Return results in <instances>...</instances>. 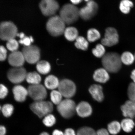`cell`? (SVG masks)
<instances>
[{
    "label": "cell",
    "instance_id": "6da1fadb",
    "mask_svg": "<svg viewBox=\"0 0 135 135\" xmlns=\"http://www.w3.org/2000/svg\"><path fill=\"white\" fill-rule=\"evenodd\" d=\"M102 63L104 68L111 73L119 71L122 66L120 56L116 52L106 53L102 58Z\"/></svg>",
    "mask_w": 135,
    "mask_h": 135
},
{
    "label": "cell",
    "instance_id": "7a4b0ae2",
    "mask_svg": "<svg viewBox=\"0 0 135 135\" xmlns=\"http://www.w3.org/2000/svg\"><path fill=\"white\" fill-rule=\"evenodd\" d=\"M79 10L75 5L66 4L61 8L59 16L65 24H72L76 22L80 17Z\"/></svg>",
    "mask_w": 135,
    "mask_h": 135
},
{
    "label": "cell",
    "instance_id": "3957f363",
    "mask_svg": "<svg viewBox=\"0 0 135 135\" xmlns=\"http://www.w3.org/2000/svg\"><path fill=\"white\" fill-rule=\"evenodd\" d=\"M65 25L60 16L54 15L49 18L47 22L46 28L52 36H59L64 34L66 28Z\"/></svg>",
    "mask_w": 135,
    "mask_h": 135
},
{
    "label": "cell",
    "instance_id": "277c9868",
    "mask_svg": "<svg viewBox=\"0 0 135 135\" xmlns=\"http://www.w3.org/2000/svg\"><path fill=\"white\" fill-rule=\"evenodd\" d=\"M30 109L39 117L41 118L52 112L53 109V103L44 100L35 101L30 106Z\"/></svg>",
    "mask_w": 135,
    "mask_h": 135
},
{
    "label": "cell",
    "instance_id": "5b68a950",
    "mask_svg": "<svg viewBox=\"0 0 135 135\" xmlns=\"http://www.w3.org/2000/svg\"><path fill=\"white\" fill-rule=\"evenodd\" d=\"M76 105L71 99H65L57 105V110L62 117L68 119L71 118L76 113Z\"/></svg>",
    "mask_w": 135,
    "mask_h": 135
},
{
    "label": "cell",
    "instance_id": "8992f818",
    "mask_svg": "<svg viewBox=\"0 0 135 135\" xmlns=\"http://www.w3.org/2000/svg\"><path fill=\"white\" fill-rule=\"evenodd\" d=\"M16 25L11 21H4L0 23V38L8 41L15 38L18 33Z\"/></svg>",
    "mask_w": 135,
    "mask_h": 135
},
{
    "label": "cell",
    "instance_id": "52a82bcc",
    "mask_svg": "<svg viewBox=\"0 0 135 135\" xmlns=\"http://www.w3.org/2000/svg\"><path fill=\"white\" fill-rule=\"evenodd\" d=\"M25 61L30 64H35L39 61L40 57V50L36 45H31L25 46L22 51Z\"/></svg>",
    "mask_w": 135,
    "mask_h": 135
},
{
    "label": "cell",
    "instance_id": "ba28073f",
    "mask_svg": "<svg viewBox=\"0 0 135 135\" xmlns=\"http://www.w3.org/2000/svg\"><path fill=\"white\" fill-rule=\"evenodd\" d=\"M58 90L65 99H71L76 93V87L72 81L68 79H64L60 81Z\"/></svg>",
    "mask_w": 135,
    "mask_h": 135
},
{
    "label": "cell",
    "instance_id": "9c48e42d",
    "mask_svg": "<svg viewBox=\"0 0 135 135\" xmlns=\"http://www.w3.org/2000/svg\"><path fill=\"white\" fill-rule=\"evenodd\" d=\"M86 5L79 10L80 16L84 21H88L97 14L98 10V6L95 2L87 1Z\"/></svg>",
    "mask_w": 135,
    "mask_h": 135
},
{
    "label": "cell",
    "instance_id": "30bf717a",
    "mask_svg": "<svg viewBox=\"0 0 135 135\" xmlns=\"http://www.w3.org/2000/svg\"><path fill=\"white\" fill-rule=\"evenodd\" d=\"M27 74L26 70L23 67H13L8 70L7 77L12 83L18 84L26 79Z\"/></svg>",
    "mask_w": 135,
    "mask_h": 135
},
{
    "label": "cell",
    "instance_id": "8fae6325",
    "mask_svg": "<svg viewBox=\"0 0 135 135\" xmlns=\"http://www.w3.org/2000/svg\"><path fill=\"white\" fill-rule=\"evenodd\" d=\"M28 95L35 101L44 100L47 92L44 86L40 84L30 85L27 89Z\"/></svg>",
    "mask_w": 135,
    "mask_h": 135
},
{
    "label": "cell",
    "instance_id": "7c38bea8",
    "mask_svg": "<svg viewBox=\"0 0 135 135\" xmlns=\"http://www.w3.org/2000/svg\"><path fill=\"white\" fill-rule=\"evenodd\" d=\"M40 9L45 16H53L59 9V4L55 0H43L39 4Z\"/></svg>",
    "mask_w": 135,
    "mask_h": 135
},
{
    "label": "cell",
    "instance_id": "4fadbf2b",
    "mask_svg": "<svg viewBox=\"0 0 135 135\" xmlns=\"http://www.w3.org/2000/svg\"><path fill=\"white\" fill-rule=\"evenodd\" d=\"M119 41V36L115 28H108L105 30L104 38L101 40V43L104 46L111 47L115 45Z\"/></svg>",
    "mask_w": 135,
    "mask_h": 135
},
{
    "label": "cell",
    "instance_id": "5bb4252c",
    "mask_svg": "<svg viewBox=\"0 0 135 135\" xmlns=\"http://www.w3.org/2000/svg\"><path fill=\"white\" fill-rule=\"evenodd\" d=\"M8 60L10 65L14 67H22L25 61L22 51L18 50L11 52L8 56Z\"/></svg>",
    "mask_w": 135,
    "mask_h": 135
},
{
    "label": "cell",
    "instance_id": "9a60e30c",
    "mask_svg": "<svg viewBox=\"0 0 135 135\" xmlns=\"http://www.w3.org/2000/svg\"><path fill=\"white\" fill-rule=\"evenodd\" d=\"M76 113L81 117H88L92 114V107L88 102L82 101L76 106Z\"/></svg>",
    "mask_w": 135,
    "mask_h": 135
},
{
    "label": "cell",
    "instance_id": "2e32d148",
    "mask_svg": "<svg viewBox=\"0 0 135 135\" xmlns=\"http://www.w3.org/2000/svg\"><path fill=\"white\" fill-rule=\"evenodd\" d=\"M121 109L123 116L133 119L135 118V102L129 100L121 106Z\"/></svg>",
    "mask_w": 135,
    "mask_h": 135
},
{
    "label": "cell",
    "instance_id": "e0dca14e",
    "mask_svg": "<svg viewBox=\"0 0 135 135\" xmlns=\"http://www.w3.org/2000/svg\"><path fill=\"white\" fill-rule=\"evenodd\" d=\"M13 92L15 100L18 102L24 101L28 95L27 89L20 85H16L13 87Z\"/></svg>",
    "mask_w": 135,
    "mask_h": 135
},
{
    "label": "cell",
    "instance_id": "ac0fdd59",
    "mask_svg": "<svg viewBox=\"0 0 135 135\" xmlns=\"http://www.w3.org/2000/svg\"><path fill=\"white\" fill-rule=\"evenodd\" d=\"M89 91L94 100L99 102L103 100L104 97L102 86L99 84H93L89 87Z\"/></svg>",
    "mask_w": 135,
    "mask_h": 135
},
{
    "label": "cell",
    "instance_id": "d6986e66",
    "mask_svg": "<svg viewBox=\"0 0 135 135\" xmlns=\"http://www.w3.org/2000/svg\"><path fill=\"white\" fill-rule=\"evenodd\" d=\"M93 78L95 81L100 83H105L109 79V72L104 68H99L94 73Z\"/></svg>",
    "mask_w": 135,
    "mask_h": 135
},
{
    "label": "cell",
    "instance_id": "ffe728a7",
    "mask_svg": "<svg viewBox=\"0 0 135 135\" xmlns=\"http://www.w3.org/2000/svg\"><path fill=\"white\" fill-rule=\"evenodd\" d=\"M60 81L55 76L50 75L48 76L45 79L44 84L47 88L52 90L58 88Z\"/></svg>",
    "mask_w": 135,
    "mask_h": 135
},
{
    "label": "cell",
    "instance_id": "44dd1931",
    "mask_svg": "<svg viewBox=\"0 0 135 135\" xmlns=\"http://www.w3.org/2000/svg\"><path fill=\"white\" fill-rule=\"evenodd\" d=\"M64 34L65 38L70 41L76 40L79 36L78 30L75 27L71 26L66 28Z\"/></svg>",
    "mask_w": 135,
    "mask_h": 135
},
{
    "label": "cell",
    "instance_id": "7402d4cb",
    "mask_svg": "<svg viewBox=\"0 0 135 135\" xmlns=\"http://www.w3.org/2000/svg\"><path fill=\"white\" fill-rule=\"evenodd\" d=\"M36 67L38 72L43 75L48 74L51 69L50 63L45 60L39 61L37 63Z\"/></svg>",
    "mask_w": 135,
    "mask_h": 135
},
{
    "label": "cell",
    "instance_id": "603a6c76",
    "mask_svg": "<svg viewBox=\"0 0 135 135\" xmlns=\"http://www.w3.org/2000/svg\"><path fill=\"white\" fill-rule=\"evenodd\" d=\"M25 80L30 85H35L40 84L41 81V76L37 73L33 72L27 74Z\"/></svg>",
    "mask_w": 135,
    "mask_h": 135
},
{
    "label": "cell",
    "instance_id": "cb8c5ba5",
    "mask_svg": "<svg viewBox=\"0 0 135 135\" xmlns=\"http://www.w3.org/2000/svg\"><path fill=\"white\" fill-rule=\"evenodd\" d=\"M120 124L121 128L127 133L131 132L135 126L134 123L132 119L129 118L123 119Z\"/></svg>",
    "mask_w": 135,
    "mask_h": 135
},
{
    "label": "cell",
    "instance_id": "d4e9b609",
    "mask_svg": "<svg viewBox=\"0 0 135 135\" xmlns=\"http://www.w3.org/2000/svg\"><path fill=\"white\" fill-rule=\"evenodd\" d=\"M120 58L122 63L127 65H132L134 61V55L129 51L124 52L120 56Z\"/></svg>",
    "mask_w": 135,
    "mask_h": 135
},
{
    "label": "cell",
    "instance_id": "484cf974",
    "mask_svg": "<svg viewBox=\"0 0 135 135\" xmlns=\"http://www.w3.org/2000/svg\"><path fill=\"white\" fill-rule=\"evenodd\" d=\"M121 124L117 121H113L108 125V131L109 133L112 135L117 134L121 130Z\"/></svg>",
    "mask_w": 135,
    "mask_h": 135
},
{
    "label": "cell",
    "instance_id": "4316f807",
    "mask_svg": "<svg viewBox=\"0 0 135 135\" xmlns=\"http://www.w3.org/2000/svg\"><path fill=\"white\" fill-rule=\"evenodd\" d=\"M75 43V46L77 49L83 50H86L88 49L89 43L88 41L81 36H79Z\"/></svg>",
    "mask_w": 135,
    "mask_h": 135
},
{
    "label": "cell",
    "instance_id": "83f0119b",
    "mask_svg": "<svg viewBox=\"0 0 135 135\" xmlns=\"http://www.w3.org/2000/svg\"><path fill=\"white\" fill-rule=\"evenodd\" d=\"M134 4L132 2L129 0H123L119 4V9L121 12L124 14L129 13L131 8L133 7Z\"/></svg>",
    "mask_w": 135,
    "mask_h": 135
},
{
    "label": "cell",
    "instance_id": "f1b7e54d",
    "mask_svg": "<svg viewBox=\"0 0 135 135\" xmlns=\"http://www.w3.org/2000/svg\"><path fill=\"white\" fill-rule=\"evenodd\" d=\"M87 37L88 40L89 42H93L100 38V33L95 28H90L87 32Z\"/></svg>",
    "mask_w": 135,
    "mask_h": 135
},
{
    "label": "cell",
    "instance_id": "f546056e",
    "mask_svg": "<svg viewBox=\"0 0 135 135\" xmlns=\"http://www.w3.org/2000/svg\"><path fill=\"white\" fill-rule=\"evenodd\" d=\"M63 96L58 90H52L51 92L50 97L52 103L57 105L61 102Z\"/></svg>",
    "mask_w": 135,
    "mask_h": 135
},
{
    "label": "cell",
    "instance_id": "4dcf8cb0",
    "mask_svg": "<svg viewBox=\"0 0 135 135\" xmlns=\"http://www.w3.org/2000/svg\"><path fill=\"white\" fill-rule=\"evenodd\" d=\"M93 54L97 58H102L105 55V50L104 46L102 44H98L96 45L95 48L92 50Z\"/></svg>",
    "mask_w": 135,
    "mask_h": 135
},
{
    "label": "cell",
    "instance_id": "1f68e13d",
    "mask_svg": "<svg viewBox=\"0 0 135 135\" xmlns=\"http://www.w3.org/2000/svg\"><path fill=\"white\" fill-rule=\"evenodd\" d=\"M43 122L45 126L48 127H51L55 124L56 119L53 115L49 114L45 116Z\"/></svg>",
    "mask_w": 135,
    "mask_h": 135
},
{
    "label": "cell",
    "instance_id": "d6a6232c",
    "mask_svg": "<svg viewBox=\"0 0 135 135\" xmlns=\"http://www.w3.org/2000/svg\"><path fill=\"white\" fill-rule=\"evenodd\" d=\"M77 135H96V132L92 128L88 127H84L78 130Z\"/></svg>",
    "mask_w": 135,
    "mask_h": 135
},
{
    "label": "cell",
    "instance_id": "836d02e7",
    "mask_svg": "<svg viewBox=\"0 0 135 135\" xmlns=\"http://www.w3.org/2000/svg\"><path fill=\"white\" fill-rule=\"evenodd\" d=\"M1 109L5 117H8L12 114L14 108L12 104H6L3 106Z\"/></svg>",
    "mask_w": 135,
    "mask_h": 135
},
{
    "label": "cell",
    "instance_id": "e575fe53",
    "mask_svg": "<svg viewBox=\"0 0 135 135\" xmlns=\"http://www.w3.org/2000/svg\"><path fill=\"white\" fill-rule=\"evenodd\" d=\"M6 47L11 52L15 51L18 50L19 44L15 38H12L7 41L6 43Z\"/></svg>",
    "mask_w": 135,
    "mask_h": 135
},
{
    "label": "cell",
    "instance_id": "d590c367",
    "mask_svg": "<svg viewBox=\"0 0 135 135\" xmlns=\"http://www.w3.org/2000/svg\"><path fill=\"white\" fill-rule=\"evenodd\" d=\"M127 94L129 100L135 102V83H131L128 86Z\"/></svg>",
    "mask_w": 135,
    "mask_h": 135
},
{
    "label": "cell",
    "instance_id": "8d00e7d4",
    "mask_svg": "<svg viewBox=\"0 0 135 135\" xmlns=\"http://www.w3.org/2000/svg\"><path fill=\"white\" fill-rule=\"evenodd\" d=\"M7 57V50L2 45L0 46V61H4Z\"/></svg>",
    "mask_w": 135,
    "mask_h": 135
},
{
    "label": "cell",
    "instance_id": "74e56055",
    "mask_svg": "<svg viewBox=\"0 0 135 135\" xmlns=\"http://www.w3.org/2000/svg\"><path fill=\"white\" fill-rule=\"evenodd\" d=\"M8 92V89L6 86L0 84V99L4 98L7 95Z\"/></svg>",
    "mask_w": 135,
    "mask_h": 135
},
{
    "label": "cell",
    "instance_id": "f35d334b",
    "mask_svg": "<svg viewBox=\"0 0 135 135\" xmlns=\"http://www.w3.org/2000/svg\"><path fill=\"white\" fill-rule=\"evenodd\" d=\"M19 43L21 44L25 45V46H28L31 45L32 42L30 37L25 36L24 38L19 40Z\"/></svg>",
    "mask_w": 135,
    "mask_h": 135
},
{
    "label": "cell",
    "instance_id": "ab89813d",
    "mask_svg": "<svg viewBox=\"0 0 135 135\" xmlns=\"http://www.w3.org/2000/svg\"><path fill=\"white\" fill-rule=\"evenodd\" d=\"M96 135H109L108 130L104 128L99 129L96 132Z\"/></svg>",
    "mask_w": 135,
    "mask_h": 135
},
{
    "label": "cell",
    "instance_id": "60d3db41",
    "mask_svg": "<svg viewBox=\"0 0 135 135\" xmlns=\"http://www.w3.org/2000/svg\"><path fill=\"white\" fill-rule=\"evenodd\" d=\"M64 134V135H77L74 130L70 128L66 129Z\"/></svg>",
    "mask_w": 135,
    "mask_h": 135
},
{
    "label": "cell",
    "instance_id": "b9f144b4",
    "mask_svg": "<svg viewBox=\"0 0 135 135\" xmlns=\"http://www.w3.org/2000/svg\"><path fill=\"white\" fill-rule=\"evenodd\" d=\"M6 129L4 126H0V135H5L6 133Z\"/></svg>",
    "mask_w": 135,
    "mask_h": 135
},
{
    "label": "cell",
    "instance_id": "7bdbcfd3",
    "mask_svg": "<svg viewBox=\"0 0 135 135\" xmlns=\"http://www.w3.org/2000/svg\"><path fill=\"white\" fill-rule=\"evenodd\" d=\"M53 135H64V133L58 129L55 130L53 132Z\"/></svg>",
    "mask_w": 135,
    "mask_h": 135
},
{
    "label": "cell",
    "instance_id": "ee69618b",
    "mask_svg": "<svg viewBox=\"0 0 135 135\" xmlns=\"http://www.w3.org/2000/svg\"><path fill=\"white\" fill-rule=\"evenodd\" d=\"M131 78L133 81V82L135 83V70H133L132 72Z\"/></svg>",
    "mask_w": 135,
    "mask_h": 135
},
{
    "label": "cell",
    "instance_id": "f6af8a7d",
    "mask_svg": "<svg viewBox=\"0 0 135 135\" xmlns=\"http://www.w3.org/2000/svg\"><path fill=\"white\" fill-rule=\"evenodd\" d=\"M72 3V4L74 5L78 4L80 3L82 1L81 0H75V1H71Z\"/></svg>",
    "mask_w": 135,
    "mask_h": 135
},
{
    "label": "cell",
    "instance_id": "bcb514c9",
    "mask_svg": "<svg viewBox=\"0 0 135 135\" xmlns=\"http://www.w3.org/2000/svg\"><path fill=\"white\" fill-rule=\"evenodd\" d=\"M17 36L21 38V39L24 38L26 36H25L24 33L21 32L20 33H18L17 34Z\"/></svg>",
    "mask_w": 135,
    "mask_h": 135
},
{
    "label": "cell",
    "instance_id": "7dc6e473",
    "mask_svg": "<svg viewBox=\"0 0 135 135\" xmlns=\"http://www.w3.org/2000/svg\"><path fill=\"white\" fill-rule=\"evenodd\" d=\"M40 135H50L48 133L44 132L41 133Z\"/></svg>",
    "mask_w": 135,
    "mask_h": 135
},
{
    "label": "cell",
    "instance_id": "c3c4849f",
    "mask_svg": "<svg viewBox=\"0 0 135 135\" xmlns=\"http://www.w3.org/2000/svg\"><path fill=\"white\" fill-rule=\"evenodd\" d=\"M134 55V60H135V53Z\"/></svg>",
    "mask_w": 135,
    "mask_h": 135
},
{
    "label": "cell",
    "instance_id": "681fc988",
    "mask_svg": "<svg viewBox=\"0 0 135 135\" xmlns=\"http://www.w3.org/2000/svg\"><path fill=\"white\" fill-rule=\"evenodd\" d=\"M1 106H0V110H1Z\"/></svg>",
    "mask_w": 135,
    "mask_h": 135
}]
</instances>
